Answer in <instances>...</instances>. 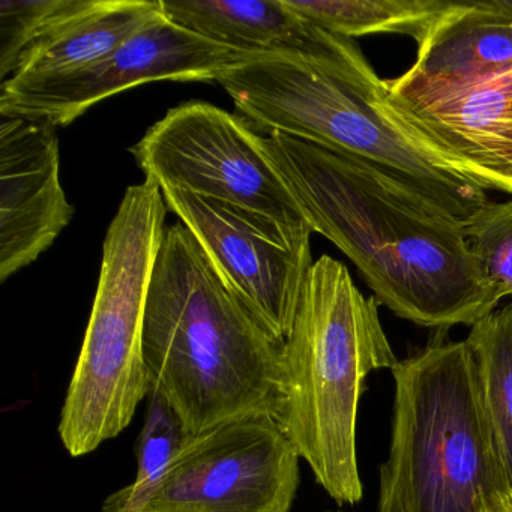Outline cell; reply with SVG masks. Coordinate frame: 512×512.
Segmentation results:
<instances>
[{
    "mask_svg": "<svg viewBox=\"0 0 512 512\" xmlns=\"http://www.w3.org/2000/svg\"><path fill=\"white\" fill-rule=\"evenodd\" d=\"M299 460L274 416L233 419L187 439L140 512H290Z\"/></svg>",
    "mask_w": 512,
    "mask_h": 512,
    "instance_id": "obj_8",
    "label": "cell"
},
{
    "mask_svg": "<svg viewBox=\"0 0 512 512\" xmlns=\"http://www.w3.org/2000/svg\"><path fill=\"white\" fill-rule=\"evenodd\" d=\"M499 512H512V505L508 506V508L502 509V511Z\"/></svg>",
    "mask_w": 512,
    "mask_h": 512,
    "instance_id": "obj_21",
    "label": "cell"
},
{
    "mask_svg": "<svg viewBox=\"0 0 512 512\" xmlns=\"http://www.w3.org/2000/svg\"><path fill=\"white\" fill-rule=\"evenodd\" d=\"M253 55L206 40L164 17L88 67L5 80L0 86V118L40 119L67 127L119 92L160 80L217 82L227 68Z\"/></svg>",
    "mask_w": 512,
    "mask_h": 512,
    "instance_id": "obj_10",
    "label": "cell"
},
{
    "mask_svg": "<svg viewBox=\"0 0 512 512\" xmlns=\"http://www.w3.org/2000/svg\"><path fill=\"white\" fill-rule=\"evenodd\" d=\"M257 142L313 233L352 260L379 305L439 331L497 310L502 299L482 275L463 224L409 185L286 134Z\"/></svg>",
    "mask_w": 512,
    "mask_h": 512,
    "instance_id": "obj_1",
    "label": "cell"
},
{
    "mask_svg": "<svg viewBox=\"0 0 512 512\" xmlns=\"http://www.w3.org/2000/svg\"><path fill=\"white\" fill-rule=\"evenodd\" d=\"M512 67V16L499 0L451 2L418 46L410 70L476 77Z\"/></svg>",
    "mask_w": 512,
    "mask_h": 512,
    "instance_id": "obj_15",
    "label": "cell"
},
{
    "mask_svg": "<svg viewBox=\"0 0 512 512\" xmlns=\"http://www.w3.org/2000/svg\"><path fill=\"white\" fill-rule=\"evenodd\" d=\"M161 0H62L10 79L56 76L95 64L164 19Z\"/></svg>",
    "mask_w": 512,
    "mask_h": 512,
    "instance_id": "obj_14",
    "label": "cell"
},
{
    "mask_svg": "<svg viewBox=\"0 0 512 512\" xmlns=\"http://www.w3.org/2000/svg\"><path fill=\"white\" fill-rule=\"evenodd\" d=\"M386 82L398 109L470 167L485 190L512 194V67L476 77L409 68Z\"/></svg>",
    "mask_w": 512,
    "mask_h": 512,
    "instance_id": "obj_11",
    "label": "cell"
},
{
    "mask_svg": "<svg viewBox=\"0 0 512 512\" xmlns=\"http://www.w3.org/2000/svg\"><path fill=\"white\" fill-rule=\"evenodd\" d=\"M463 230L487 283L500 299L512 296V199L488 202Z\"/></svg>",
    "mask_w": 512,
    "mask_h": 512,
    "instance_id": "obj_19",
    "label": "cell"
},
{
    "mask_svg": "<svg viewBox=\"0 0 512 512\" xmlns=\"http://www.w3.org/2000/svg\"><path fill=\"white\" fill-rule=\"evenodd\" d=\"M488 418L512 481V301L472 325L466 338Z\"/></svg>",
    "mask_w": 512,
    "mask_h": 512,
    "instance_id": "obj_17",
    "label": "cell"
},
{
    "mask_svg": "<svg viewBox=\"0 0 512 512\" xmlns=\"http://www.w3.org/2000/svg\"><path fill=\"white\" fill-rule=\"evenodd\" d=\"M74 217L61 184L56 127L40 119L0 122V281L34 263Z\"/></svg>",
    "mask_w": 512,
    "mask_h": 512,
    "instance_id": "obj_12",
    "label": "cell"
},
{
    "mask_svg": "<svg viewBox=\"0 0 512 512\" xmlns=\"http://www.w3.org/2000/svg\"><path fill=\"white\" fill-rule=\"evenodd\" d=\"M302 19L331 34L353 38L397 34L419 44L451 2L440 0H284Z\"/></svg>",
    "mask_w": 512,
    "mask_h": 512,
    "instance_id": "obj_16",
    "label": "cell"
},
{
    "mask_svg": "<svg viewBox=\"0 0 512 512\" xmlns=\"http://www.w3.org/2000/svg\"><path fill=\"white\" fill-rule=\"evenodd\" d=\"M217 82L251 130L286 134L365 161L463 226L490 202L470 167L398 109L388 82L350 38H341L335 52L317 62L254 53Z\"/></svg>",
    "mask_w": 512,
    "mask_h": 512,
    "instance_id": "obj_2",
    "label": "cell"
},
{
    "mask_svg": "<svg viewBox=\"0 0 512 512\" xmlns=\"http://www.w3.org/2000/svg\"><path fill=\"white\" fill-rule=\"evenodd\" d=\"M394 419L379 512H499L512 505L467 341L436 338L392 368Z\"/></svg>",
    "mask_w": 512,
    "mask_h": 512,
    "instance_id": "obj_5",
    "label": "cell"
},
{
    "mask_svg": "<svg viewBox=\"0 0 512 512\" xmlns=\"http://www.w3.org/2000/svg\"><path fill=\"white\" fill-rule=\"evenodd\" d=\"M166 215L163 191L146 179L127 188L107 229L97 295L59 421L73 457L119 436L151 394L143 323Z\"/></svg>",
    "mask_w": 512,
    "mask_h": 512,
    "instance_id": "obj_6",
    "label": "cell"
},
{
    "mask_svg": "<svg viewBox=\"0 0 512 512\" xmlns=\"http://www.w3.org/2000/svg\"><path fill=\"white\" fill-rule=\"evenodd\" d=\"M283 344L227 287L188 227H167L146 302L143 359L152 394L188 439L244 416H274Z\"/></svg>",
    "mask_w": 512,
    "mask_h": 512,
    "instance_id": "obj_3",
    "label": "cell"
},
{
    "mask_svg": "<svg viewBox=\"0 0 512 512\" xmlns=\"http://www.w3.org/2000/svg\"><path fill=\"white\" fill-rule=\"evenodd\" d=\"M62 0L0 2V77L10 79L26 47L41 34Z\"/></svg>",
    "mask_w": 512,
    "mask_h": 512,
    "instance_id": "obj_20",
    "label": "cell"
},
{
    "mask_svg": "<svg viewBox=\"0 0 512 512\" xmlns=\"http://www.w3.org/2000/svg\"><path fill=\"white\" fill-rule=\"evenodd\" d=\"M161 8L175 25L236 52L316 62L341 40L293 13L284 0H161Z\"/></svg>",
    "mask_w": 512,
    "mask_h": 512,
    "instance_id": "obj_13",
    "label": "cell"
},
{
    "mask_svg": "<svg viewBox=\"0 0 512 512\" xmlns=\"http://www.w3.org/2000/svg\"><path fill=\"white\" fill-rule=\"evenodd\" d=\"M257 139L238 115L188 101L170 109L130 152L161 190L220 200L289 227L311 229Z\"/></svg>",
    "mask_w": 512,
    "mask_h": 512,
    "instance_id": "obj_7",
    "label": "cell"
},
{
    "mask_svg": "<svg viewBox=\"0 0 512 512\" xmlns=\"http://www.w3.org/2000/svg\"><path fill=\"white\" fill-rule=\"evenodd\" d=\"M151 395L148 418L137 442V475L133 484L107 497L103 512H140L163 479L187 434L163 398Z\"/></svg>",
    "mask_w": 512,
    "mask_h": 512,
    "instance_id": "obj_18",
    "label": "cell"
},
{
    "mask_svg": "<svg viewBox=\"0 0 512 512\" xmlns=\"http://www.w3.org/2000/svg\"><path fill=\"white\" fill-rule=\"evenodd\" d=\"M161 191L167 209L193 233L227 287L284 343L314 263L313 230L289 227L220 200Z\"/></svg>",
    "mask_w": 512,
    "mask_h": 512,
    "instance_id": "obj_9",
    "label": "cell"
},
{
    "mask_svg": "<svg viewBox=\"0 0 512 512\" xmlns=\"http://www.w3.org/2000/svg\"><path fill=\"white\" fill-rule=\"evenodd\" d=\"M397 364L377 299L362 295L344 263L319 257L284 340L274 418L340 505L362 499L356 419L367 377Z\"/></svg>",
    "mask_w": 512,
    "mask_h": 512,
    "instance_id": "obj_4",
    "label": "cell"
}]
</instances>
